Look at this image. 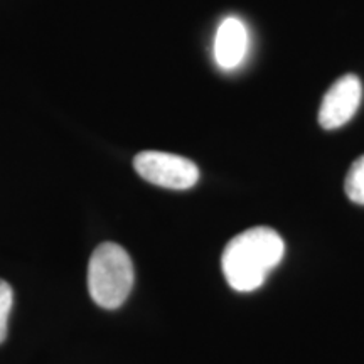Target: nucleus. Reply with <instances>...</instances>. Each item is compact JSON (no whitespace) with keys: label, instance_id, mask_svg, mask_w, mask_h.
I'll list each match as a JSON object with an SVG mask.
<instances>
[{"label":"nucleus","instance_id":"6","mask_svg":"<svg viewBox=\"0 0 364 364\" xmlns=\"http://www.w3.org/2000/svg\"><path fill=\"white\" fill-rule=\"evenodd\" d=\"M344 189L353 203L364 204V156L354 161L346 176Z\"/></svg>","mask_w":364,"mask_h":364},{"label":"nucleus","instance_id":"5","mask_svg":"<svg viewBox=\"0 0 364 364\" xmlns=\"http://www.w3.org/2000/svg\"><path fill=\"white\" fill-rule=\"evenodd\" d=\"M248 31L238 17H226L216 31L215 59L225 71L238 68L248 53Z\"/></svg>","mask_w":364,"mask_h":364},{"label":"nucleus","instance_id":"4","mask_svg":"<svg viewBox=\"0 0 364 364\" xmlns=\"http://www.w3.org/2000/svg\"><path fill=\"white\" fill-rule=\"evenodd\" d=\"M361 98L363 85L358 76H343L327 90L318 110V124L326 130H334L346 125L358 112Z\"/></svg>","mask_w":364,"mask_h":364},{"label":"nucleus","instance_id":"3","mask_svg":"<svg viewBox=\"0 0 364 364\" xmlns=\"http://www.w3.org/2000/svg\"><path fill=\"white\" fill-rule=\"evenodd\" d=\"M134 167L142 179L166 189L184 191L199 181L198 166L176 154L145 150L134 159Z\"/></svg>","mask_w":364,"mask_h":364},{"label":"nucleus","instance_id":"1","mask_svg":"<svg viewBox=\"0 0 364 364\" xmlns=\"http://www.w3.org/2000/svg\"><path fill=\"white\" fill-rule=\"evenodd\" d=\"M284 253V240L273 228H250L228 241L221 257L225 279L236 292H253L282 262Z\"/></svg>","mask_w":364,"mask_h":364},{"label":"nucleus","instance_id":"7","mask_svg":"<svg viewBox=\"0 0 364 364\" xmlns=\"http://www.w3.org/2000/svg\"><path fill=\"white\" fill-rule=\"evenodd\" d=\"M14 304V294L11 285L6 280H0V344L6 341L9 316H11Z\"/></svg>","mask_w":364,"mask_h":364},{"label":"nucleus","instance_id":"2","mask_svg":"<svg viewBox=\"0 0 364 364\" xmlns=\"http://www.w3.org/2000/svg\"><path fill=\"white\" fill-rule=\"evenodd\" d=\"M134 263L120 245L102 243L91 253L88 263V290L100 307L118 309L134 287Z\"/></svg>","mask_w":364,"mask_h":364}]
</instances>
